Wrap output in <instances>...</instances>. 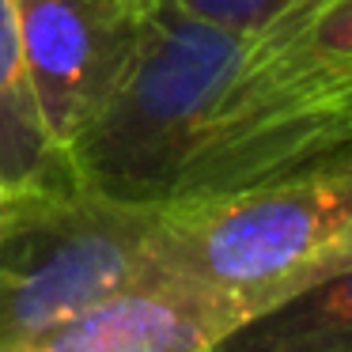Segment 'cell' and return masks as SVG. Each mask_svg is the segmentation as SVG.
<instances>
[{
  "label": "cell",
  "instance_id": "5b68a950",
  "mask_svg": "<svg viewBox=\"0 0 352 352\" xmlns=\"http://www.w3.org/2000/svg\"><path fill=\"white\" fill-rule=\"evenodd\" d=\"M0 178L12 197H42L80 186L69 152L42 125L12 0H0Z\"/></svg>",
  "mask_w": 352,
  "mask_h": 352
},
{
  "label": "cell",
  "instance_id": "30bf717a",
  "mask_svg": "<svg viewBox=\"0 0 352 352\" xmlns=\"http://www.w3.org/2000/svg\"><path fill=\"white\" fill-rule=\"evenodd\" d=\"M8 352H34L31 344H19V349H8Z\"/></svg>",
  "mask_w": 352,
  "mask_h": 352
},
{
  "label": "cell",
  "instance_id": "6da1fadb",
  "mask_svg": "<svg viewBox=\"0 0 352 352\" xmlns=\"http://www.w3.org/2000/svg\"><path fill=\"white\" fill-rule=\"evenodd\" d=\"M307 4L261 31H228L140 0L129 69L69 144L76 182L163 212L228 197L349 144L352 80L299 46Z\"/></svg>",
  "mask_w": 352,
  "mask_h": 352
},
{
  "label": "cell",
  "instance_id": "277c9868",
  "mask_svg": "<svg viewBox=\"0 0 352 352\" xmlns=\"http://www.w3.org/2000/svg\"><path fill=\"white\" fill-rule=\"evenodd\" d=\"M46 133L69 144L118 91L140 38V0H12Z\"/></svg>",
  "mask_w": 352,
  "mask_h": 352
},
{
  "label": "cell",
  "instance_id": "7a4b0ae2",
  "mask_svg": "<svg viewBox=\"0 0 352 352\" xmlns=\"http://www.w3.org/2000/svg\"><path fill=\"white\" fill-rule=\"evenodd\" d=\"M163 284L231 303L243 318L352 261V140L239 193L163 208Z\"/></svg>",
  "mask_w": 352,
  "mask_h": 352
},
{
  "label": "cell",
  "instance_id": "8992f818",
  "mask_svg": "<svg viewBox=\"0 0 352 352\" xmlns=\"http://www.w3.org/2000/svg\"><path fill=\"white\" fill-rule=\"evenodd\" d=\"M212 352H352V261L235 322Z\"/></svg>",
  "mask_w": 352,
  "mask_h": 352
},
{
  "label": "cell",
  "instance_id": "3957f363",
  "mask_svg": "<svg viewBox=\"0 0 352 352\" xmlns=\"http://www.w3.org/2000/svg\"><path fill=\"white\" fill-rule=\"evenodd\" d=\"M155 228L160 208L118 205L84 186L12 197L0 223V352L122 292L163 284Z\"/></svg>",
  "mask_w": 352,
  "mask_h": 352
},
{
  "label": "cell",
  "instance_id": "9c48e42d",
  "mask_svg": "<svg viewBox=\"0 0 352 352\" xmlns=\"http://www.w3.org/2000/svg\"><path fill=\"white\" fill-rule=\"evenodd\" d=\"M8 205H12V193H8V186H4V178H0V223L8 216Z\"/></svg>",
  "mask_w": 352,
  "mask_h": 352
},
{
  "label": "cell",
  "instance_id": "ba28073f",
  "mask_svg": "<svg viewBox=\"0 0 352 352\" xmlns=\"http://www.w3.org/2000/svg\"><path fill=\"white\" fill-rule=\"evenodd\" d=\"M155 4L193 16L201 23L228 27V31H261L303 0H155Z\"/></svg>",
  "mask_w": 352,
  "mask_h": 352
},
{
  "label": "cell",
  "instance_id": "52a82bcc",
  "mask_svg": "<svg viewBox=\"0 0 352 352\" xmlns=\"http://www.w3.org/2000/svg\"><path fill=\"white\" fill-rule=\"evenodd\" d=\"M299 46L329 72L352 80V0H311L299 19Z\"/></svg>",
  "mask_w": 352,
  "mask_h": 352
}]
</instances>
